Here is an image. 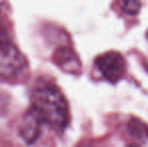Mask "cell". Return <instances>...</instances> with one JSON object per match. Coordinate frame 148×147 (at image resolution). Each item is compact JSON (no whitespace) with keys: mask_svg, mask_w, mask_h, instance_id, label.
Returning <instances> with one entry per match:
<instances>
[{"mask_svg":"<svg viewBox=\"0 0 148 147\" xmlns=\"http://www.w3.org/2000/svg\"><path fill=\"white\" fill-rule=\"evenodd\" d=\"M31 106L40 114L45 125L62 131L70 121V112L66 98L59 88L51 84L37 87L31 96Z\"/></svg>","mask_w":148,"mask_h":147,"instance_id":"obj_1","label":"cell"},{"mask_svg":"<svg viewBox=\"0 0 148 147\" xmlns=\"http://www.w3.org/2000/svg\"><path fill=\"white\" fill-rule=\"evenodd\" d=\"M26 61L0 25V75L12 77L23 71Z\"/></svg>","mask_w":148,"mask_h":147,"instance_id":"obj_2","label":"cell"},{"mask_svg":"<svg viewBox=\"0 0 148 147\" xmlns=\"http://www.w3.org/2000/svg\"><path fill=\"white\" fill-rule=\"evenodd\" d=\"M96 66L110 83H117L126 73V62L117 51H108L99 55L96 59Z\"/></svg>","mask_w":148,"mask_h":147,"instance_id":"obj_3","label":"cell"},{"mask_svg":"<svg viewBox=\"0 0 148 147\" xmlns=\"http://www.w3.org/2000/svg\"><path fill=\"white\" fill-rule=\"evenodd\" d=\"M43 125H45V123L40 114L34 107L30 106L22 117L19 129L20 136L27 144L35 143L40 137Z\"/></svg>","mask_w":148,"mask_h":147,"instance_id":"obj_4","label":"cell"},{"mask_svg":"<svg viewBox=\"0 0 148 147\" xmlns=\"http://www.w3.org/2000/svg\"><path fill=\"white\" fill-rule=\"evenodd\" d=\"M56 61L58 65L64 69L66 72H76L80 68V64L76 55L72 49L68 47L59 49L56 55Z\"/></svg>","mask_w":148,"mask_h":147,"instance_id":"obj_5","label":"cell"},{"mask_svg":"<svg viewBox=\"0 0 148 147\" xmlns=\"http://www.w3.org/2000/svg\"><path fill=\"white\" fill-rule=\"evenodd\" d=\"M128 129L129 132L132 134V136L138 138V139L148 137V127L137 118H132L129 121Z\"/></svg>","mask_w":148,"mask_h":147,"instance_id":"obj_6","label":"cell"},{"mask_svg":"<svg viewBox=\"0 0 148 147\" xmlns=\"http://www.w3.org/2000/svg\"><path fill=\"white\" fill-rule=\"evenodd\" d=\"M123 9L129 15H136L141 9L140 0H123Z\"/></svg>","mask_w":148,"mask_h":147,"instance_id":"obj_7","label":"cell"},{"mask_svg":"<svg viewBox=\"0 0 148 147\" xmlns=\"http://www.w3.org/2000/svg\"><path fill=\"white\" fill-rule=\"evenodd\" d=\"M147 37H148V31H147Z\"/></svg>","mask_w":148,"mask_h":147,"instance_id":"obj_8","label":"cell"}]
</instances>
